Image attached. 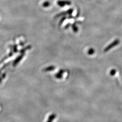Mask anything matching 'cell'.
Instances as JSON below:
<instances>
[{
  "label": "cell",
  "mask_w": 122,
  "mask_h": 122,
  "mask_svg": "<svg viewBox=\"0 0 122 122\" xmlns=\"http://www.w3.org/2000/svg\"><path fill=\"white\" fill-rule=\"evenodd\" d=\"M119 43H120V40L118 39H116L115 40H114L111 44H110L106 48H105L104 52H107L109 51V50H110L111 48L114 47L115 46L117 45Z\"/></svg>",
  "instance_id": "cell-1"
},
{
  "label": "cell",
  "mask_w": 122,
  "mask_h": 122,
  "mask_svg": "<svg viewBox=\"0 0 122 122\" xmlns=\"http://www.w3.org/2000/svg\"><path fill=\"white\" fill-rule=\"evenodd\" d=\"M95 52V51H94V50L93 49H92V48H91V49H90L89 51H88V54H90V55H91V54H93Z\"/></svg>",
  "instance_id": "cell-6"
},
{
  "label": "cell",
  "mask_w": 122,
  "mask_h": 122,
  "mask_svg": "<svg viewBox=\"0 0 122 122\" xmlns=\"http://www.w3.org/2000/svg\"><path fill=\"white\" fill-rule=\"evenodd\" d=\"M23 56V55H21L20 56V57H18L17 59L14 62V65H16L17 63H18V62L20 61L22 59Z\"/></svg>",
  "instance_id": "cell-4"
},
{
  "label": "cell",
  "mask_w": 122,
  "mask_h": 122,
  "mask_svg": "<svg viewBox=\"0 0 122 122\" xmlns=\"http://www.w3.org/2000/svg\"><path fill=\"white\" fill-rule=\"evenodd\" d=\"M54 69H55V67H54V66H48V67L46 68L44 70V71H51L54 70Z\"/></svg>",
  "instance_id": "cell-2"
},
{
  "label": "cell",
  "mask_w": 122,
  "mask_h": 122,
  "mask_svg": "<svg viewBox=\"0 0 122 122\" xmlns=\"http://www.w3.org/2000/svg\"><path fill=\"white\" fill-rule=\"evenodd\" d=\"M116 72V70H115V69H112V70L110 71V74L111 76H114V75L115 74Z\"/></svg>",
  "instance_id": "cell-5"
},
{
  "label": "cell",
  "mask_w": 122,
  "mask_h": 122,
  "mask_svg": "<svg viewBox=\"0 0 122 122\" xmlns=\"http://www.w3.org/2000/svg\"><path fill=\"white\" fill-rule=\"evenodd\" d=\"M56 117V116L55 114H52L51 115H50V116L49 117L48 121H48H49V122H51V121H52V120L55 118Z\"/></svg>",
  "instance_id": "cell-3"
},
{
  "label": "cell",
  "mask_w": 122,
  "mask_h": 122,
  "mask_svg": "<svg viewBox=\"0 0 122 122\" xmlns=\"http://www.w3.org/2000/svg\"><path fill=\"white\" fill-rule=\"evenodd\" d=\"M56 77L57 78H61L62 77L61 74L59 72L58 74L56 75Z\"/></svg>",
  "instance_id": "cell-7"
}]
</instances>
